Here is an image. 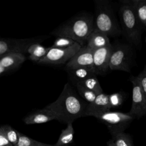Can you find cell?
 <instances>
[{"label":"cell","mask_w":146,"mask_h":146,"mask_svg":"<svg viewBox=\"0 0 146 146\" xmlns=\"http://www.w3.org/2000/svg\"><path fill=\"white\" fill-rule=\"evenodd\" d=\"M87 106L71 84L67 83L58 99L45 108L53 112L57 120L67 124L84 117Z\"/></svg>","instance_id":"6da1fadb"},{"label":"cell","mask_w":146,"mask_h":146,"mask_svg":"<svg viewBox=\"0 0 146 146\" xmlns=\"http://www.w3.org/2000/svg\"><path fill=\"white\" fill-rule=\"evenodd\" d=\"M94 29V17L89 13H82L71 18L51 34L57 37L69 38L83 46Z\"/></svg>","instance_id":"7a4b0ae2"},{"label":"cell","mask_w":146,"mask_h":146,"mask_svg":"<svg viewBox=\"0 0 146 146\" xmlns=\"http://www.w3.org/2000/svg\"><path fill=\"white\" fill-rule=\"evenodd\" d=\"M122 34L128 42L136 47L141 44L142 27L130 1H124L119 9Z\"/></svg>","instance_id":"3957f363"},{"label":"cell","mask_w":146,"mask_h":146,"mask_svg":"<svg viewBox=\"0 0 146 146\" xmlns=\"http://www.w3.org/2000/svg\"><path fill=\"white\" fill-rule=\"evenodd\" d=\"M95 29L108 37H116L122 34L113 10L107 0L95 1Z\"/></svg>","instance_id":"277c9868"},{"label":"cell","mask_w":146,"mask_h":146,"mask_svg":"<svg viewBox=\"0 0 146 146\" xmlns=\"http://www.w3.org/2000/svg\"><path fill=\"white\" fill-rule=\"evenodd\" d=\"M95 117L107 125L112 136L124 132L135 119L129 113L111 111L99 114Z\"/></svg>","instance_id":"5b68a950"},{"label":"cell","mask_w":146,"mask_h":146,"mask_svg":"<svg viewBox=\"0 0 146 146\" xmlns=\"http://www.w3.org/2000/svg\"><path fill=\"white\" fill-rule=\"evenodd\" d=\"M132 58V50L129 45L119 44L113 46L110 61V69L130 72Z\"/></svg>","instance_id":"8992f818"},{"label":"cell","mask_w":146,"mask_h":146,"mask_svg":"<svg viewBox=\"0 0 146 146\" xmlns=\"http://www.w3.org/2000/svg\"><path fill=\"white\" fill-rule=\"evenodd\" d=\"M82 46L78 43L67 48H53L38 63L40 64L59 65L67 63L80 49Z\"/></svg>","instance_id":"52a82bcc"},{"label":"cell","mask_w":146,"mask_h":146,"mask_svg":"<svg viewBox=\"0 0 146 146\" xmlns=\"http://www.w3.org/2000/svg\"><path fill=\"white\" fill-rule=\"evenodd\" d=\"M35 38L13 39L1 38L0 40V57L9 53H19L25 55L27 53L30 46L39 43Z\"/></svg>","instance_id":"ba28073f"},{"label":"cell","mask_w":146,"mask_h":146,"mask_svg":"<svg viewBox=\"0 0 146 146\" xmlns=\"http://www.w3.org/2000/svg\"><path fill=\"white\" fill-rule=\"evenodd\" d=\"M132 84V98L131 108L128 112L135 118L146 116V97L143 92L136 76H131Z\"/></svg>","instance_id":"9c48e42d"},{"label":"cell","mask_w":146,"mask_h":146,"mask_svg":"<svg viewBox=\"0 0 146 146\" xmlns=\"http://www.w3.org/2000/svg\"><path fill=\"white\" fill-rule=\"evenodd\" d=\"M93 55L94 50L87 45L82 46L80 49L66 64V70L80 67L94 68Z\"/></svg>","instance_id":"30bf717a"},{"label":"cell","mask_w":146,"mask_h":146,"mask_svg":"<svg viewBox=\"0 0 146 146\" xmlns=\"http://www.w3.org/2000/svg\"><path fill=\"white\" fill-rule=\"evenodd\" d=\"M113 45L100 48L94 51L93 67L96 75H103L110 69V61Z\"/></svg>","instance_id":"8fae6325"},{"label":"cell","mask_w":146,"mask_h":146,"mask_svg":"<svg viewBox=\"0 0 146 146\" xmlns=\"http://www.w3.org/2000/svg\"><path fill=\"white\" fill-rule=\"evenodd\" d=\"M26 59L25 55L19 53H9L0 57V75L18 68Z\"/></svg>","instance_id":"7c38bea8"},{"label":"cell","mask_w":146,"mask_h":146,"mask_svg":"<svg viewBox=\"0 0 146 146\" xmlns=\"http://www.w3.org/2000/svg\"><path fill=\"white\" fill-rule=\"evenodd\" d=\"M111 109L108 95L102 93L97 95L94 101L87 104L84 116H91L95 117L99 114L110 111Z\"/></svg>","instance_id":"4fadbf2b"},{"label":"cell","mask_w":146,"mask_h":146,"mask_svg":"<svg viewBox=\"0 0 146 146\" xmlns=\"http://www.w3.org/2000/svg\"><path fill=\"white\" fill-rule=\"evenodd\" d=\"M53 120H56L55 115L44 107L30 112L24 117L23 120L26 124L30 125L45 123Z\"/></svg>","instance_id":"5bb4252c"},{"label":"cell","mask_w":146,"mask_h":146,"mask_svg":"<svg viewBox=\"0 0 146 146\" xmlns=\"http://www.w3.org/2000/svg\"><path fill=\"white\" fill-rule=\"evenodd\" d=\"M111 44L109 37L104 33L95 29L89 36L86 45L95 51Z\"/></svg>","instance_id":"9a60e30c"},{"label":"cell","mask_w":146,"mask_h":146,"mask_svg":"<svg viewBox=\"0 0 146 146\" xmlns=\"http://www.w3.org/2000/svg\"><path fill=\"white\" fill-rule=\"evenodd\" d=\"M68 76L72 83L75 85L96 74L93 68L80 67L66 70Z\"/></svg>","instance_id":"2e32d148"},{"label":"cell","mask_w":146,"mask_h":146,"mask_svg":"<svg viewBox=\"0 0 146 146\" xmlns=\"http://www.w3.org/2000/svg\"><path fill=\"white\" fill-rule=\"evenodd\" d=\"M51 49L50 47H44L39 43L31 44L28 49L27 53L29 54V58L37 63L42 59Z\"/></svg>","instance_id":"e0dca14e"},{"label":"cell","mask_w":146,"mask_h":146,"mask_svg":"<svg viewBox=\"0 0 146 146\" xmlns=\"http://www.w3.org/2000/svg\"><path fill=\"white\" fill-rule=\"evenodd\" d=\"M72 123L67 124L66 128L62 131L58 141L54 144V146H67L72 141L74 135Z\"/></svg>","instance_id":"ac0fdd59"},{"label":"cell","mask_w":146,"mask_h":146,"mask_svg":"<svg viewBox=\"0 0 146 146\" xmlns=\"http://www.w3.org/2000/svg\"><path fill=\"white\" fill-rule=\"evenodd\" d=\"M130 1L139 20L143 27H145L146 23V0H132Z\"/></svg>","instance_id":"d6986e66"},{"label":"cell","mask_w":146,"mask_h":146,"mask_svg":"<svg viewBox=\"0 0 146 146\" xmlns=\"http://www.w3.org/2000/svg\"><path fill=\"white\" fill-rule=\"evenodd\" d=\"M90 90L95 92L97 95L103 93V90L98 80L96 75L91 76L79 83H78ZM77 84V83H76Z\"/></svg>","instance_id":"ffe728a7"},{"label":"cell","mask_w":146,"mask_h":146,"mask_svg":"<svg viewBox=\"0 0 146 146\" xmlns=\"http://www.w3.org/2000/svg\"><path fill=\"white\" fill-rule=\"evenodd\" d=\"M112 139L116 146H134L131 136L124 132L112 135Z\"/></svg>","instance_id":"44dd1931"},{"label":"cell","mask_w":146,"mask_h":146,"mask_svg":"<svg viewBox=\"0 0 146 146\" xmlns=\"http://www.w3.org/2000/svg\"><path fill=\"white\" fill-rule=\"evenodd\" d=\"M19 140L15 146H54L50 144L43 143L31 139L18 132Z\"/></svg>","instance_id":"7402d4cb"},{"label":"cell","mask_w":146,"mask_h":146,"mask_svg":"<svg viewBox=\"0 0 146 146\" xmlns=\"http://www.w3.org/2000/svg\"><path fill=\"white\" fill-rule=\"evenodd\" d=\"M0 131H2L8 140L15 146L19 140L18 131L14 129L9 125H3L0 128Z\"/></svg>","instance_id":"603a6c76"},{"label":"cell","mask_w":146,"mask_h":146,"mask_svg":"<svg viewBox=\"0 0 146 146\" xmlns=\"http://www.w3.org/2000/svg\"><path fill=\"white\" fill-rule=\"evenodd\" d=\"M74 86L76 87L79 94L84 100V101L90 103L96 99L97 95L93 91L90 90L79 83H77Z\"/></svg>","instance_id":"cb8c5ba5"},{"label":"cell","mask_w":146,"mask_h":146,"mask_svg":"<svg viewBox=\"0 0 146 146\" xmlns=\"http://www.w3.org/2000/svg\"><path fill=\"white\" fill-rule=\"evenodd\" d=\"M75 42L74 40L64 36H59L54 40L53 44L51 46V47L53 48H67L74 45Z\"/></svg>","instance_id":"d4e9b609"},{"label":"cell","mask_w":146,"mask_h":146,"mask_svg":"<svg viewBox=\"0 0 146 146\" xmlns=\"http://www.w3.org/2000/svg\"><path fill=\"white\" fill-rule=\"evenodd\" d=\"M108 99L111 108H115L120 107L122 104L124 97L121 92H116L108 95Z\"/></svg>","instance_id":"484cf974"},{"label":"cell","mask_w":146,"mask_h":146,"mask_svg":"<svg viewBox=\"0 0 146 146\" xmlns=\"http://www.w3.org/2000/svg\"><path fill=\"white\" fill-rule=\"evenodd\" d=\"M136 78L141 89L146 97V74L143 71L136 76Z\"/></svg>","instance_id":"4316f807"},{"label":"cell","mask_w":146,"mask_h":146,"mask_svg":"<svg viewBox=\"0 0 146 146\" xmlns=\"http://www.w3.org/2000/svg\"><path fill=\"white\" fill-rule=\"evenodd\" d=\"M0 146H14L4 133L0 131Z\"/></svg>","instance_id":"83f0119b"},{"label":"cell","mask_w":146,"mask_h":146,"mask_svg":"<svg viewBox=\"0 0 146 146\" xmlns=\"http://www.w3.org/2000/svg\"><path fill=\"white\" fill-rule=\"evenodd\" d=\"M107 146H116L112 139L109 140L107 143Z\"/></svg>","instance_id":"f1b7e54d"},{"label":"cell","mask_w":146,"mask_h":146,"mask_svg":"<svg viewBox=\"0 0 146 146\" xmlns=\"http://www.w3.org/2000/svg\"><path fill=\"white\" fill-rule=\"evenodd\" d=\"M143 71H144V73L146 74V65H145V67H144V70H143Z\"/></svg>","instance_id":"f546056e"},{"label":"cell","mask_w":146,"mask_h":146,"mask_svg":"<svg viewBox=\"0 0 146 146\" xmlns=\"http://www.w3.org/2000/svg\"><path fill=\"white\" fill-rule=\"evenodd\" d=\"M145 29H146V23H145Z\"/></svg>","instance_id":"4dcf8cb0"}]
</instances>
